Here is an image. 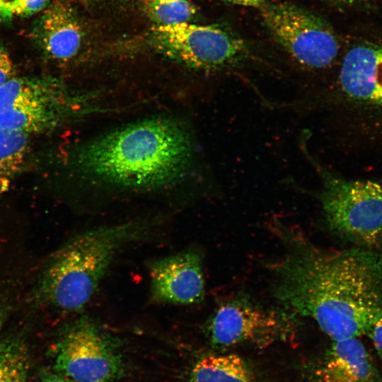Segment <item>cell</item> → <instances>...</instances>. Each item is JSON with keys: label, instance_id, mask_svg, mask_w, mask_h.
Returning a JSON list of instances; mask_svg holds the SVG:
<instances>
[{"label": "cell", "instance_id": "obj_27", "mask_svg": "<svg viewBox=\"0 0 382 382\" xmlns=\"http://www.w3.org/2000/svg\"></svg>", "mask_w": 382, "mask_h": 382}, {"label": "cell", "instance_id": "obj_25", "mask_svg": "<svg viewBox=\"0 0 382 382\" xmlns=\"http://www.w3.org/2000/svg\"><path fill=\"white\" fill-rule=\"evenodd\" d=\"M1 322H2V316H1V313L0 312V326L1 325Z\"/></svg>", "mask_w": 382, "mask_h": 382}, {"label": "cell", "instance_id": "obj_11", "mask_svg": "<svg viewBox=\"0 0 382 382\" xmlns=\"http://www.w3.org/2000/svg\"><path fill=\"white\" fill-rule=\"evenodd\" d=\"M34 35L45 54L58 62H66L75 57L83 40L76 16L62 1L51 4L42 11Z\"/></svg>", "mask_w": 382, "mask_h": 382}, {"label": "cell", "instance_id": "obj_16", "mask_svg": "<svg viewBox=\"0 0 382 382\" xmlns=\"http://www.w3.org/2000/svg\"><path fill=\"white\" fill-rule=\"evenodd\" d=\"M29 357L22 340L0 337V382H25Z\"/></svg>", "mask_w": 382, "mask_h": 382}, {"label": "cell", "instance_id": "obj_23", "mask_svg": "<svg viewBox=\"0 0 382 382\" xmlns=\"http://www.w3.org/2000/svg\"><path fill=\"white\" fill-rule=\"evenodd\" d=\"M13 0H0V18L10 19L12 18L11 14V4Z\"/></svg>", "mask_w": 382, "mask_h": 382}, {"label": "cell", "instance_id": "obj_10", "mask_svg": "<svg viewBox=\"0 0 382 382\" xmlns=\"http://www.w3.org/2000/svg\"><path fill=\"white\" fill-rule=\"evenodd\" d=\"M149 275L151 298L156 302L190 305L204 299L202 261L195 250H185L154 261Z\"/></svg>", "mask_w": 382, "mask_h": 382}, {"label": "cell", "instance_id": "obj_15", "mask_svg": "<svg viewBox=\"0 0 382 382\" xmlns=\"http://www.w3.org/2000/svg\"><path fill=\"white\" fill-rule=\"evenodd\" d=\"M28 139L25 134L0 127V196L23 169L29 151Z\"/></svg>", "mask_w": 382, "mask_h": 382}, {"label": "cell", "instance_id": "obj_5", "mask_svg": "<svg viewBox=\"0 0 382 382\" xmlns=\"http://www.w3.org/2000/svg\"><path fill=\"white\" fill-rule=\"evenodd\" d=\"M78 98L52 76H15L0 86V127L28 136L74 116Z\"/></svg>", "mask_w": 382, "mask_h": 382}, {"label": "cell", "instance_id": "obj_18", "mask_svg": "<svg viewBox=\"0 0 382 382\" xmlns=\"http://www.w3.org/2000/svg\"><path fill=\"white\" fill-rule=\"evenodd\" d=\"M50 5V0H13L11 14L14 16H29L43 11Z\"/></svg>", "mask_w": 382, "mask_h": 382}, {"label": "cell", "instance_id": "obj_2", "mask_svg": "<svg viewBox=\"0 0 382 382\" xmlns=\"http://www.w3.org/2000/svg\"><path fill=\"white\" fill-rule=\"evenodd\" d=\"M192 156L186 130L156 118L120 128L76 150L74 163L83 173L134 188L170 185L187 171Z\"/></svg>", "mask_w": 382, "mask_h": 382}, {"label": "cell", "instance_id": "obj_17", "mask_svg": "<svg viewBox=\"0 0 382 382\" xmlns=\"http://www.w3.org/2000/svg\"><path fill=\"white\" fill-rule=\"evenodd\" d=\"M143 10L157 25H168L190 21L196 13L189 0H143Z\"/></svg>", "mask_w": 382, "mask_h": 382}, {"label": "cell", "instance_id": "obj_12", "mask_svg": "<svg viewBox=\"0 0 382 382\" xmlns=\"http://www.w3.org/2000/svg\"><path fill=\"white\" fill-rule=\"evenodd\" d=\"M318 382H381L380 374L357 338L334 340L315 371Z\"/></svg>", "mask_w": 382, "mask_h": 382}, {"label": "cell", "instance_id": "obj_19", "mask_svg": "<svg viewBox=\"0 0 382 382\" xmlns=\"http://www.w3.org/2000/svg\"><path fill=\"white\" fill-rule=\"evenodd\" d=\"M16 76V70L8 52L0 46V86Z\"/></svg>", "mask_w": 382, "mask_h": 382}, {"label": "cell", "instance_id": "obj_14", "mask_svg": "<svg viewBox=\"0 0 382 382\" xmlns=\"http://www.w3.org/2000/svg\"><path fill=\"white\" fill-rule=\"evenodd\" d=\"M189 382H257L245 361L236 354L209 355L193 366Z\"/></svg>", "mask_w": 382, "mask_h": 382}, {"label": "cell", "instance_id": "obj_7", "mask_svg": "<svg viewBox=\"0 0 382 382\" xmlns=\"http://www.w3.org/2000/svg\"><path fill=\"white\" fill-rule=\"evenodd\" d=\"M154 47L165 54L202 70L231 67L244 59L246 50L231 32L212 25L187 23L151 28Z\"/></svg>", "mask_w": 382, "mask_h": 382}, {"label": "cell", "instance_id": "obj_9", "mask_svg": "<svg viewBox=\"0 0 382 382\" xmlns=\"http://www.w3.org/2000/svg\"><path fill=\"white\" fill-rule=\"evenodd\" d=\"M291 323L283 313L238 299L218 308L210 320L208 331L212 342L219 347L243 343L265 347L286 337L291 331Z\"/></svg>", "mask_w": 382, "mask_h": 382}, {"label": "cell", "instance_id": "obj_20", "mask_svg": "<svg viewBox=\"0 0 382 382\" xmlns=\"http://www.w3.org/2000/svg\"><path fill=\"white\" fill-rule=\"evenodd\" d=\"M366 335L371 339L374 348L382 359V317L373 325Z\"/></svg>", "mask_w": 382, "mask_h": 382}, {"label": "cell", "instance_id": "obj_8", "mask_svg": "<svg viewBox=\"0 0 382 382\" xmlns=\"http://www.w3.org/2000/svg\"><path fill=\"white\" fill-rule=\"evenodd\" d=\"M55 372L76 382H111L123 370L112 340L95 322L83 318L62 334L54 349Z\"/></svg>", "mask_w": 382, "mask_h": 382}, {"label": "cell", "instance_id": "obj_6", "mask_svg": "<svg viewBox=\"0 0 382 382\" xmlns=\"http://www.w3.org/2000/svg\"><path fill=\"white\" fill-rule=\"evenodd\" d=\"M261 16L276 42L298 65L308 71L328 67L339 52L332 27L320 16L290 3L267 2Z\"/></svg>", "mask_w": 382, "mask_h": 382}, {"label": "cell", "instance_id": "obj_1", "mask_svg": "<svg viewBox=\"0 0 382 382\" xmlns=\"http://www.w3.org/2000/svg\"><path fill=\"white\" fill-rule=\"evenodd\" d=\"M273 272L278 301L334 340L366 335L382 317V256L372 249L294 241Z\"/></svg>", "mask_w": 382, "mask_h": 382}, {"label": "cell", "instance_id": "obj_13", "mask_svg": "<svg viewBox=\"0 0 382 382\" xmlns=\"http://www.w3.org/2000/svg\"><path fill=\"white\" fill-rule=\"evenodd\" d=\"M339 85L349 97L382 101V49L352 48L342 61Z\"/></svg>", "mask_w": 382, "mask_h": 382}, {"label": "cell", "instance_id": "obj_22", "mask_svg": "<svg viewBox=\"0 0 382 382\" xmlns=\"http://www.w3.org/2000/svg\"><path fill=\"white\" fill-rule=\"evenodd\" d=\"M228 3L245 6H258L260 7L265 3L268 2V0H224Z\"/></svg>", "mask_w": 382, "mask_h": 382}, {"label": "cell", "instance_id": "obj_26", "mask_svg": "<svg viewBox=\"0 0 382 382\" xmlns=\"http://www.w3.org/2000/svg\"><path fill=\"white\" fill-rule=\"evenodd\" d=\"M26 382V381H25Z\"/></svg>", "mask_w": 382, "mask_h": 382}, {"label": "cell", "instance_id": "obj_24", "mask_svg": "<svg viewBox=\"0 0 382 382\" xmlns=\"http://www.w3.org/2000/svg\"><path fill=\"white\" fill-rule=\"evenodd\" d=\"M329 1H337V2L344 3V4H354L361 0H329Z\"/></svg>", "mask_w": 382, "mask_h": 382}, {"label": "cell", "instance_id": "obj_21", "mask_svg": "<svg viewBox=\"0 0 382 382\" xmlns=\"http://www.w3.org/2000/svg\"><path fill=\"white\" fill-rule=\"evenodd\" d=\"M41 382H76L66 376L59 373H50L45 371L43 373Z\"/></svg>", "mask_w": 382, "mask_h": 382}, {"label": "cell", "instance_id": "obj_3", "mask_svg": "<svg viewBox=\"0 0 382 382\" xmlns=\"http://www.w3.org/2000/svg\"><path fill=\"white\" fill-rule=\"evenodd\" d=\"M151 226L129 221L91 228L59 248L45 266L37 286L40 299L65 312L83 308L96 292L119 253Z\"/></svg>", "mask_w": 382, "mask_h": 382}, {"label": "cell", "instance_id": "obj_4", "mask_svg": "<svg viewBox=\"0 0 382 382\" xmlns=\"http://www.w3.org/2000/svg\"><path fill=\"white\" fill-rule=\"evenodd\" d=\"M309 158L323 183L320 199L329 228L359 247L381 245L382 183L341 178Z\"/></svg>", "mask_w": 382, "mask_h": 382}]
</instances>
